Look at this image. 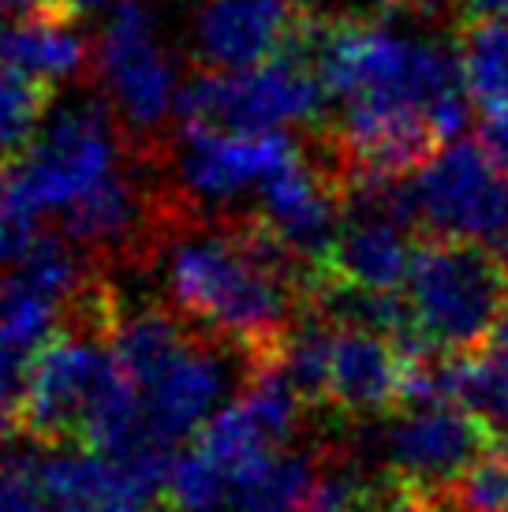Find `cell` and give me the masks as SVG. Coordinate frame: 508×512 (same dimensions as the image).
I'll use <instances>...</instances> for the list:
<instances>
[{"label": "cell", "instance_id": "obj_11", "mask_svg": "<svg viewBox=\"0 0 508 512\" xmlns=\"http://www.w3.org/2000/svg\"><path fill=\"white\" fill-rule=\"evenodd\" d=\"M344 191L337 172L307 157L292 161L258 191V225L266 228L292 262L322 270L333 262L344 228Z\"/></svg>", "mask_w": 508, "mask_h": 512}, {"label": "cell", "instance_id": "obj_25", "mask_svg": "<svg viewBox=\"0 0 508 512\" xmlns=\"http://www.w3.org/2000/svg\"><path fill=\"white\" fill-rule=\"evenodd\" d=\"M0 512H60L34 483L23 456H12L0 464Z\"/></svg>", "mask_w": 508, "mask_h": 512}, {"label": "cell", "instance_id": "obj_15", "mask_svg": "<svg viewBox=\"0 0 508 512\" xmlns=\"http://www.w3.org/2000/svg\"><path fill=\"white\" fill-rule=\"evenodd\" d=\"M408 359L385 341V333L363 326L333 329L329 348V400L352 415H374L404 397Z\"/></svg>", "mask_w": 508, "mask_h": 512}, {"label": "cell", "instance_id": "obj_17", "mask_svg": "<svg viewBox=\"0 0 508 512\" xmlns=\"http://www.w3.org/2000/svg\"><path fill=\"white\" fill-rule=\"evenodd\" d=\"M0 64H12L15 72L53 90L57 83H75L86 72H94V53L75 30L71 15L49 12L15 23L0 19Z\"/></svg>", "mask_w": 508, "mask_h": 512}, {"label": "cell", "instance_id": "obj_5", "mask_svg": "<svg viewBox=\"0 0 508 512\" xmlns=\"http://www.w3.org/2000/svg\"><path fill=\"white\" fill-rule=\"evenodd\" d=\"M94 79L101 101L120 120L139 154H157L169 139L180 105V72L161 42L157 15L146 0H124L94 45Z\"/></svg>", "mask_w": 508, "mask_h": 512}, {"label": "cell", "instance_id": "obj_4", "mask_svg": "<svg viewBox=\"0 0 508 512\" xmlns=\"http://www.w3.org/2000/svg\"><path fill=\"white\" fill-rule=\"evenodd\" d=\"M131 139L101 98H75L42 124L15 161V184L38 217H64L71 206L131 165Z\"/></svg>", "mask_w": 508, "mask_h": 512}, {"label": "cell", "instance_id": "obj_9", "mask_svg": "<svg viewBox=\"0 0 508 512\" xmlns=\"http://www.w3.org/2000/svg\"><path fill=\"white\" fill-rule=\"evenodd\" d=\"M165 172L172 195L187 210H225L247 199L303 157L288 131L273 135H236V131L184 128L176 124L165 146Z\"/></svg>", "mask_w": 508, "mask_h": 512}, {"label": "cell", "instance_id": "obj_35", "mask_svg": "<svg viewBox=\"0 0 508 512\" xmlns=\"http://www.w3.org/2000/svg\"><path fill=\"white\" fill-rule=\"evenodd\" d=\"M0 19H4V8H0Z\"/></svg>", "mask_w": 508, "mask_h": 512}, {"label": "cell", "instance_id": "obj_27", "mask_svg": "<svg viewBox=\"0 0 508 512\" xmlns=\"http://www.w3.org/2000/svg\"><path fill=\"white\" fill-rule=\"evenodd\" d=\"M475 143L482 146V154L494 161L497 169L508 172V109L505 113H486L479 124V139Z\"/></svg>", "mask_w": 508, "mask_h": 512}, {"label": "cell", "instance_id": "obj_14", "mask_svg": "<svg viewBox=\"0 0 508 512\" xmlns=\"http://www.w3.org/2000/svg\"><path fill=\"white\" fill-rule=\"evenodd\" d=\"M482 423L452 404H411L408 412L385 430V460L389 468L415 486L456 483L482 456Z\"/></svg>", "mask_w": 508, "mask_h": 512}, {"label": "cell", "instance_id": "obj_32", "mask_svg": "<svg viewBox=\"0 0 508 512\" xmlns=\"http://www.w3.org/2000/svg\"><path fill=\"white\" fill-rule=\"evenodd\" d=\"M494 344H497V352H505V356H508V296H505V307H501V314H497Z\"/></svg>", "mask_w": 508, "mask_h": 512}, {"label": "cell", "instance_id": "obj_23", "mask_svg": "<svg viewBox=\"0 0 508 512\" xmlns=\"http://www.w3.org/2000/svg\"><path fill=\"white\" fill-rule=\"evenodd\" d=\"M38 221L42 217L23 199V191L15 184V172L0 165V277L12 273L30 255V247L42 240Z\"/></svg>", "mask_w": 508, "mask_h": 512}, {"label": "cell", "instance_id": "obj_6", "mask_svg": "<svg viewBox=\"0 0 508 512\" xmlns=\"http://www.w3.org/2000/svg\"><path fill=\"white\" fill-rule=\"evenodd\" d=\"M83 296V251L64 236H42L12 273L0 277V412L23 404L30 370L64 333V311L79 307Z\"/></svg>", "mask_w": 508, "mask_h": 512}, {"label": "cell", "instance_id": "obj_20", "mask_svg": "<svg viewBox=\"0 0 508 512\" xmlns=\"http://www.w3.org/2000/svg\"><path fill=\"white\" fill-rule=\"evenodd\" d=\"M445 400L460 404L482 427L508 430V356H475L445 363Z\"/></svg>", "mask_w": 508, "mask_h": 512}, {"label": "cell", "instance_id": "obj_31", "mask_svg": "<svg viewBox=\"0 0 508 512\" xmlns=\"http://www.w3.org/2000/svg\"><path fill=\"white\" fill-rule=\"evenodd\" d=\"M124 0H60V12L64 15H94L105 8H120Z\"/></svg>", "mask_w": 508, "mask_h": 512}, {"label": "cell", "instance_id": "obj_30", "mask_svg": "<svg viewBox=\"0 0 508 512\" xmlns=\"http://www.w3.org/2000/svg\"><path fill=\"white\" fill-rule=\"evenodd\" d=\"M4 15H15V19H27V15H49L60 12V0H0Z\"/></svg>", "mask_w": 508, "mask_h": 512}, {"label": "cell", "instance_id": "obj_28", "mask_svg": "<svg viewBox=\"0 0 508 512\" xmlns=\"http://www.w3.org/2000/svg\"><path fill=\"white\" fill-rule=\"evenodd\" d=\"M307 512H378V509L363 505V501L348 490V483H340V479H325V483L318 486V494H314L311 509Z\"/></svg>", "mask_w": 508, "mask_h": 512}, {"label": "cell", "instance_id": "obj_29", "mask_svg": "<svg viewBox=\"0 0 508 512\" xmlns=\"http://www.w3.org/2000/svg\"><path fill=\"white\" fill-rule=\"evenodd\" d=\"M460 12L471 15L475 23H490V19H508V0H456Z\"/></svg>", "mask_w": 508, "mask_h": 512}, {"label": "cell", "instance_id": "obj_13", "mask_svg": "<svg viewBox=\"0 0 508 512\" xmlns=\"http://www.w3.org/2000/svg\"><path fill=\"white\" fill-rule=\"evenodd\" d=\"M232 389H236V363L228 341L195 337L176 356V363L139 393L146 427L154 430L161 445L198 438V430L232 404Z\"/></svg>", "mask_w": 508, "mask_h": 512}, {"label": "cell", "instance_id": "obj_1", "mask_svg": "<svg viewBox=\"0 0 508 512\" xmlns=\"http://www.w3.org/2000/svg\"><path fill=\"white\" fill-rule=\"evenodd\" d=\"M281 243L258 225L176 214L161 228V281L187 322L254 356L281 348L296 303V273Z\"/></svg>", "mask_w": 508, "mask_h": 512}, {"label": "cell", "instance_id": "obj_16", "mask_svg": "<svg viewBox=\"0 0 508 512\" xmlns=\"http://www.w3.org/2000/svg\"><path fill=\"white\" fill-rule=\"evenodd\" d=\"M415 247L408 240V225L389 214L352 210L344 217L337 251L329 270L337 273L344 288L367 292V296H393L408 285Z\"/></svg>", "mask_w": 508, "mask_h": 512}, {"label": "cell", "instance_id": "obj_26", "mask_svg": "<svg viewBox=\"0 0 508 512\" xmlns=\"http://www.w3.org/2000/svg\"><path fill=\"white\" fill-rule=\"evenodd\" d=\"M296 4L318 23H359L370 8L385 12L389 0H296Z\"/></svg>", "mask_w": 508, "mask_h": 512}, {"label": "cell", "instance_id": "obj_12", "mask_svg": "<svg viewBox=\"0 0 508 512\" xmlns=\"http://www.w3.org/2000/svg\"><path fill=\"white\" fill-rule=\"evenodd\" d=\"M299 23L296 0H202L191 15V53L202 72H247L281 57Z\"/></svg>", "mask_w": 508, "mask_h": 512}, {"label": "cell", "instance_id": "obj_36", "mask_svg": "<svg viewBox=\"0 0 508 512\" xmlns=\"http://www.w3.org/2000/svg\"><path fill=\"white\" fill-rule=\"evenodd\" d=\"M505 266H508V255H505Z\"/></svg>", "mask_w": 508, "mask_h": 512}, {"label": "cell", "instance_id": "obj_10", "mask_svg": "<svg viewBox=\"0 0 508 512\" xmlns=\"http://www.w3.org/2000/svg\"><path fill=\"white\" fill-rule=\"evenodd\" d=\"M415 221L445 243H508V172L479 143H449L411 172Z\"/></svg>", "mask_w": 508, "mask_h": 512}, {"label": "cell", "instance_id": "obj_33", "mask_svg": "<svg viewBox=\"0 0 508 512\" xmlns=\"http://www.w3.org/2000/svg\"><path fill=\"white\" fill-rule=\"evenodd\" d=\"M400 512H445V509H438L434 501H408V505H404Z\"/></svg>", "mask_w": 508, "mask_h": 512}, {"label": "cell", "instance_id": "obj_7", "mask_svg": "<svg viewBox=\"0 0 508 512\" xmlns=\"http://www.w3.org/2000/svg\"><path fill=\"white\" fill-rule=\"evenodd\" d=\"M404 296L419 341L445 352H471L494 337L508 296V266L486 247L438 240L415 251Z\"/></svg>", "mask_w": 508, "mask_h": 512}, {"label": "cell", "instance_id": "obj_8", "mask_svg": "<svg viewBox=\"0 0 508 512\" xmlns=\"http://www.w3.org/2000/svg\"><path fill=\"white\" fill-rule=\"evenodd\" d=\"M325 83L311 60L284 49L247 72H195L180 90L176 124L184 128L273 135L311 124L325 105Z\"/></svg>", "mask_w": 508, "mask_h": 512}, {"label": "cell", "instance_id": "obj_18", "mask_svg": "<svg viewBox=\"0 0 508 512\" xmlns=\"http://www.w3.org/2000/svg\"><path fill=\"white\" fill-rule=\"evenodd\" d=\"M217 471L225 479V512H307L322 486L314 460L296 449H269Z\"/></svg>", "mask_w": 508, "mask_h": 512}, {"label": "cell", "instance_id": "obj_2", "mask_svg": "<svg viewBox=\"0 0 508 512\" xmlns=\"http://www.w3.org/2000/svg\"><path fill=\"white\" fill-rule=\"evenodd\" d=\"M79 311L83 318L90 311V288ZM109 322L113 314L101 322H75L38 356L19 404L23 427L38 441H83L86 449L113 460L165 453L169 445H161L146 427L139 389L124 378L109 337L101 341L98 329Z\"/></svg>", "mask_w": 508, "mask_h": 512}, {"label": "cell", "instance_id": "obj_34", "mask_svg": "<svg viewBox=\"0 0 508 512\" xmlns=\"http://www.w3.org/2000/svg\"><path fill=\"white\" fill-rule=\"evenodd\" d=\"M4 438H8V415L0 412V441H4Z\"/></svg>", "mask_w": 508, "mask_h": 512}, {"label": "cell", "instance_id": "obj_19", "mask_svg": "<svg viewBox=\"0 0 508 512\" xmlns=\"http://www.w3.org/2000/svg\"><path fill=\"white\" fill-rule=\"evenodd\" d=\"M460 72L467 98L482 113L508 109V19L471 23L460 42Z\"/></svg>", "mask_w": 508, "mask_h": 512}, {"label": "cell", "instance_id": "obj_24", "mask_svg": "<svg viewBox=\"0 0 508 512\" xmlns=\"http://www.w3.org/2000/svg\"><path fill=\"white\" fill-rule=\"evenodd\" d=\"M456 512H508V456L482 453L452 483Z\"/></svg>", "mask_w": 508, "mask_h": 512}, {"label": "cell", "instance_id": "obj_3", "mask_svg": "<svg viewBox=\"0 0 508 512\" xmlns=\"http://www.w3.org/2000/svg\"><path fill=\"white\" fill-rule=\"evenodd\" d=\"M296 49L311 60L325 83V94L337 105H396V109H419L430 113L441 101L467 94L460 53L415 27L393 23H318L303 15Z\"/></svg>", "mask_w": 508, "mask_h": 512}, {"label": "cell", "instance_id": "obj_21", "mask_svg": "<svg viewBox=\"0 0 508 512\" xmlns=\"http://www.w3.org/2000/svg\"><path fill=\"white\" fill-rule=\"evenodd\" d=\"M53 90L38 79L0 64V157H12L34 143V135L49 120Z\"/></svg>", "mask_w": 508, "mask_h": 512}, {"label": "cell", "instance_id": "obj_22", "mask_svg": "<svg viewBox=\"0 0 508 512\" xmlns=\"http://www.w3.org/2000/svg\"><path fill=\"white\" fill-rule=\"evenodd\" d=\"M329 348H333V329H325L322 322L288 329V337L281 341L277 367L303 400L329 397Z\"/></svg>", "mask_w": 508, "mask_h": 512}]
</instances>
